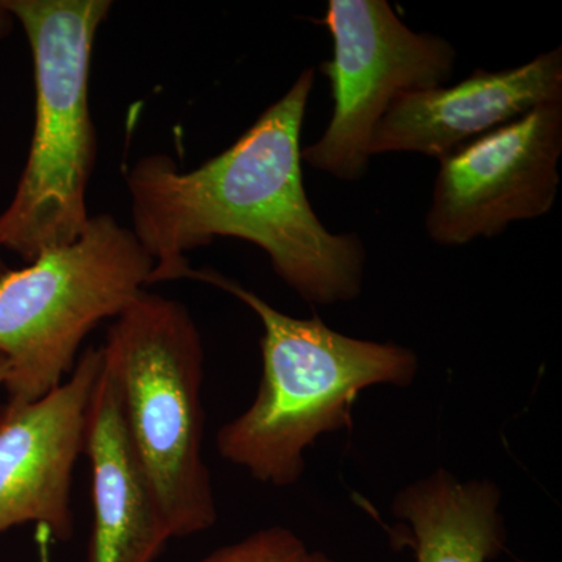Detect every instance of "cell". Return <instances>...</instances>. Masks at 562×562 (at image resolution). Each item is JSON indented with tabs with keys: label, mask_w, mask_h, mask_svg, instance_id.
Returning a JSON list of instances; mask_svg holds the SVG:
<instances>
[{
	"label": "cell",
	"mask_w": 562,
	"mask_h": 562,
	"mask_svg": "<svg viewBox=\"0 0 562 562\" xmlns=\"http://www.w3.org/2000/svg\"><path fill=\"white\" fill-rule=\"evenodd\" d=\"M313 68L228 149L183 171L169 155L128 169L132 231L154 260L150 284L188 279L187 251L216 238L260 247L303 301L350 302L361 294L366 249L357 233H331L314 211L302 172V128Z\"/></svg>",
	"instance_id": "1"
},
{
	"label": "cell",
	"mask_w": 562,
	"mask_h": 562,
	"mask_svg": "<svg viewBox=\"0 0 562 562\" xmlns=\"http://www.w3.org/2000/svg\"><path fill=\"white\" fill-rule=\"evenodd\" d=\"M188 279L228 292L260 317L257 397L216 436L221 457L258 482L276 487L297 483L306 450L322 436L351 427L362 391L383 384L406 387L419 372V358L408 347L351 338L319 316H288L213 269H191Z\"/></svg>",
	"instance_id": "2"
},
{
	"label": "cell",
	"mask_w": 562,
	"mask_h": 562,
	"mask_svg": "<svg viewBox=\"0 0 562 562\" xmlns=\"http://www.w3.org/2000/svg\"><path fill=\"white\" fill-rule=\"evenodd\" d=\"M31 46L35 127L24 171L0 213V247L33 261L79 238L98 135L90 106L92 50L110 0H2Z\"/></svg>",
	"instance_id": "3"
},
{
	"label": "cell",
	"mask_w": 562,
	"mask_h": 562,
	"mask_svg": "<svg viewBox=\"0 0 562 562\" xmlns=\"http://www.w3.org/2000/svg\"><path fill=\"white\" fill-rule=\"evenodd\" d=\"M101 347L172 539L210 530L217 506L203 458L205 351L190 310L143 291L114 319Z\"/></svg>",
	"instance_id": "4"
},
{
	"label": "cell",
	"mask_w": 562,
	"mask_h": 562,
	"mask_svg": "<svg viewBox=\"0 0 562 562\" xmlns=\"http://www.w3.org/2000/svg\"><path fill=\"white\" fill-rule=\"evenodd\" d=\"M154 260L132 228L91 216L72 243L0 277V353L7 406L38 401L68 379L85 338L150 286Z\"/></svg>",
	"instance_id": "5"
},
{
	"label": "cell",
	"mask_w": 562,
	"mask_h": 562,
	"mask_svg": "<svg viewBox=\"0 0 562 562\" xmlns=\"http://www.w3.org/2000/svg\"><path fill=\"white\" fill-rule=\"evenodd\" d=\"M322 24L333 40L321 72L330 83L333 113L316 143L302 149L314 171L358 181L371 161L373 132L392 103L409 92L446 87L457 49L414 32L386 0H330Z\"/></svg>",
	"instance_id": "6"
},
{
	"label": "cell",
	"mask_w": 562,
	"mask_h": 562,
	"mask_svg": "<svg viewBox=\"0 0 562 562\" xmlns=\"http://www.w3.org/2000/svg\"><path fill=\"white\" fill-rule=\"evenodd\" d=\"M562 102L543 103L439 161L425 228L460 247L538 220L560 191Z\"/></svg>",
	"instance_id": "7"
},
{
	"label": "cell",
	"mask_w": 562,
	"mask_h": 562,
	"mask_svg": "<svg viewBox=\"0 0 562 562\" xmlns=\"http://www.w3.org/2000/svg\"><path fill=\"white\" fill-rule=\"evenodd\" d=\"M102 362V347H88L60 386L0 412V536L38 524L55 541L72 538V473Z\"/></svg>",
	"instance_id": "8"
},
{
	"label": "cell",
	"mask_w": 562,
	"mask_h": 562,
	"mask_svg": "<svg viewBox=\"0 0 562 562\" xmlns=\"http://www.w3.org/2000/svg\"><path fill=\"white\" fill-rule=\"evenodd\" d=\"M550 102H562L561 46L516 68L476 69L452 87L402 95L376 125L371 155L406 151L441 161Z\"/></svg>",
	"instance_id": "9"
},
{
	"label": "cell",
	"mask_w": 562,
	"mask_h": 562,
	"mask_svg": "<svg viewBox=\"0 0 562 562\" xmlns=\"http://www.w3.org/2000/svg\"><path fill=\"white\" fill-rule=\"evenodd\" d=\"M92 527L87 562H155L171 541L169 525L133 449L120 390L105 360L85 432Z\"/></svg>",
	"instance_id": "10"
},
{
	"label": "cell",
	"mask_w": 562,
	"mask_h": 562,
	"mask_svg": "<svg viewBox=\"0 0 562 562\" xmlns=\"http://www.w3.org/2000/svg\"><path fill=\"white\" fill-rule=\"evenodd\" d=\"M501 502L494 482L438 469L398 491L392 513L409 525L416 562H487L506 549Z\"/></svg>",
	"instance_id": "11"
},
{
	"label": "cell",
	"mask_w": 562,
	"mask_h": 562,
	"mask_svg": "<svg viewBox=\"0 0 562 562\" xmlns=\"http://www.w3.org/2000/svg\"><path fill=\"white\" fill-rule=\"evenodd\" d=\"M305 542L284 527L262 528L243 541L214 550L194 562H305Z\"/></svg>",
	"instance_id": "12"
},
{
	"label": "cell",
	"mask_w": 562,
	"mask_h": 562,
	"mask_svg": "<svg viewBox=\"0 0 562 562\" xmlns=\"http://www.w3.org/2000/svg\"><path fill=\"white\" fill-rule=\"evenodd\" d=\"M14 25H16V20L0 0V41L5 40L13 32Z\"/></svg>",
	"instance_id": "13"
},
{
	"label": "cell",
	"mask_w": 562,
	"mask_h": 562,
	"mask_svg": "<svg viewBox=\"0 0 562 562\" xmlns=\"http://www.w3.org/2000/svg\"><path fill=\"white\" fill-rule=\"evenodd\" d=\"M305 562H338L333 560V558L327 557V554L322 552H310L306 554Z\"/></svg>",
	"instance_id": "14"
},
{
	"label": "cell",
	"mask_w": 562,
	"mask_h": 562,
	"mask_svg": "<svg viewBox=\"0 0 562 562\" xmlns=\"http://www.w3.org/2000/svg\"><path fill=\"white\" fill-rule=\"evenodd\" d=\"M7 376H9V361L0 353V386L5 383Z\"/></svg>",
	"instance_id": "15"
},
{
	"label": "cell",
	"mask_w": 562,
	"mask_h": 562,
	"mask_svg": "<svg viewBox=\"0 0 562 562\" xmlns=\"http://www.w3.org/2000/svg\"><path fill=\"white\" fill-rule=\"evenodd\" d=\"M0 251H2V247H0ZM7 265H5V261H3V258H2V255H0V277L3 276V272L7 271Z\"/></svg>",
	"instance_id": "16"
}]
</instances>
